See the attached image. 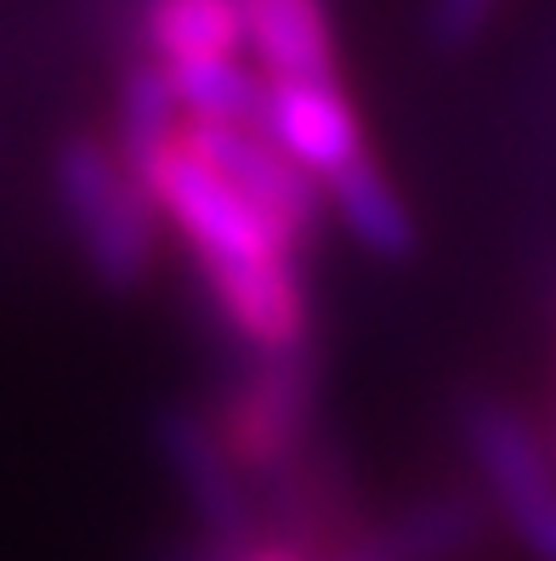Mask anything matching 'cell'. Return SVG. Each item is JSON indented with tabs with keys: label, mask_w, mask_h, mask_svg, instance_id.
Wrapping results in <instances>:
<instances>
[{
	"label": "cell",
	"mask_w": 556,
	"mask_h": 561,
	"mask_svg": "<svg viewBox=\"0 0 556 561\" xmlns=\"http://www.w3.org/2000/svg\"><path fill=\"white\" fill-rule=\"evenodd\" d=\"M488 500L472 488H438L420 493L386 522H364L347 545H336L318 561H466L488 527Z\"/></svg>",
	"instance_id": "7"
},
{
	"label": "cell",
	"mask_w": 556,
	"mask_h": 561,
	"mask_svg": "<svg viewBox=\"0 0 556 561\" xmlns=\"http://www.w3.org/2000/svg\"><path fill=\"white\" fill-rule=\"evenodd\" d=\"M500 0H432L427 7V28H432V41L443 51H461L483 35V23L495 18Z\"/></svg>",
	"instance_id": "14"
},
{
	"label": "cell",
	"mask_w": 556,
	"mask_h": 561,
	"mask_svg": "<svg viewBox=\"0 0 556 561\" xmlns=\"http://www.w3.org/2000/svg\"><path fill=\"white\" fill-rule=\"evenodd\" d=\"M52 182L91 278L114 295L143 289L159 250V210L148 199V182L120 159V148L103 137H69L57 148Z\"/></svg>",
	"instance_id": "2"
},
{
	"label": "cell",
	"mask_w": 556,
	"mask_h": 561,
	"mask_svg": "<svg viewBox=\"0 0 556 561\" xmlns=\"http://www.w3.org/2000/svg\"><path fill=\"white\" fill-rule=\"evenodd\" d=\"M461 443L477 466L483 500L534 561H556V454L500 398L461 403Z\"/></svg>",
	"instance_id": "3"
},
{
	"label": "cell",
	"mask_w": 556,
	"mask_h": 561,
	"mask_svg": "<svg viewBox=\"0 0 556 561\" xmlns=\"http://www.w3.org/2000/svg\"><path fill=\"white\" fill-rule=\"evenodd\" d=\"M182 119L193 125H261L268 114V75L245 69V57H200V62H166Z\"/></svg>",
	"instance_id": "11"
},
{
	"label": "cell",
	"mask_w": 556,
	"mask_h": 561,
	"mask_svg": "<svg viewBox=\"0 0 556 561\" xmlns=\"http://www.w3.org/2000/svg\"><path fill=\"white\" fill-rule=\"evenodd\" d=\"M307 420H313V369L302 352L261 357L256 375H245L216 409V432L227 454L239 459L250 482H268L307 454Z\"/></svg>",
	"instance_id": "4"
},
{
	"label": "cell",
	"mask_w": 556,
	"mask_h": 561,
	"mask_svg": "<svg viewBox=\"0 0 556 561\" xmlns=\"http://www.w3.org/2000/svg\"><path fill=\"white\" fill-rule=\"evenodd\" d=\"M148 199L159 221H171L193 250L216 312L234 323L261 357H284L307 346V284L296 239L273 216H261L216 164L188 142V130L148 159Z\"/></svg>",
	"instance_id": "1"
},
{
	"label": "cell",
	"mask_w": 556,
	"mask_h": 561,
	"mask_svg": "<svg viewBox=\"0 0 556 561\" xmlns=\"http://www.w3.org/2000/svg\"><path fill=\"white\" fill-rule=\"evenodd\" d=\"M182 103H177V85L171 69L159 57L148 62H131L125 80H120V103H114V148L131 171H148V159L166 148L177 130H182Z\"/></svg>",
	"instance_id": "12"
},
{
	"label": "cell",
	"mask_w": 556,
	"mask_h": 561,
	"mask_svg": "<svg viewBox=\"0 0 556 561\" xmlns=\"http://www.w3.org/2000/svg\"><path fill=\"white\" fill-rule=\"evenodd\" d=\"M182 130H188V142L200 148V153H205L216 171L245 193V199H250L261 216H273L296 244L318 227L324 182L307 176L302 164L290 159L261 125H193V119H188Z\"/></svg>",
	"instance_id": "6"
},
{
	"label": "cell",
	"mask_w": 556,
	"mask_h": 561,
	"mask_svg": "<svg viewBox=\"0 0 556 561\" xmlns=\"http://www.w3.org/2000/svg\"><path fill=\"white\" fill-rule=\"evenodd\" d=\"M245 46L268 80H336V28L324 0H239Z\"/></svg>",
	"instance_id": "9"
},
{
	"label": "cell",
	"mask_w": 556,
	"mask_h": 561,
	"mask_svg": "<svg viewBox=\"0 0 556 561\" xmlns=\"http://www.w3.org/2000/svg\"><path fill=\"white\" fill-rule=\"evenodd\" d=\"M154 443H159V454H166V466H171L182 500H188V516H193V527H200V534L234 539V545L268 534L250 477L239 471V459L227 454L222 432H216L200 409H182V403L159 409Z\"/></svg>",
	"instance_id": "5"
},
{
	"label": "cell",
	"mask_w": 556,
	"mask_h": 561,
	"mask_svg": "<svg viewBox=\"0 0 556 561\" xmlns=\"http://www.w3.org/2000/svg\"><path fill=\"white\" fill-rule=\"evenodd\" d=\"M148 46L159 62L239 57L245 51L239 0H154L148 7Z\"/></svg>",
	"instance_id": "13"
},
{
	"label": "cell",
	"mask_w": 556,
	"mask_h": 561,
	"mask_svg": "<svg viewBox=\"0 0 556 561\" xmlns=\"http://www.w3.org/2000/svg\"><path fill=\"white\" fill-rule=\"evenodd\" d=\"M239 561H318L307 545H296V539H279V534H256L245 550H239Z\"/></svg>",
	"instance_id": "15"
},
{
	"label": "cell",
	"mask_w": 556,
	"mask_h": 561,
	"mask_svg": "<svg viewBox=\"0 0 556 561\" xmlns=\"http://www.w3.org/2000/svg\"><path fill=\"white\" fill-rule=\"evenodd\" d=\"M261 130L318 182H330L347 159L370 153L352 96L341 91V75L336 80H268Z\"/></svg>",
	"instance_id": "8"
},
{
	"label": "cell",
	"mask_w": 556,
	"mask_h": 561,
	"mask_svg": "<svg viewBox=\"0 0 556 561\" xmlns=\"http://www.w3.org/2000/svg\"><path fill=\"white\" fill-rule=\"evenodd\" d=\"M324 205L341 216V227L364 244L370 255H386V261H404L415 250V216L404 205V193L392 187V176L370 153L347 159L341 171L324 182Z\"/></svg>",
	"instance_id": "10"
}]
</instances>
